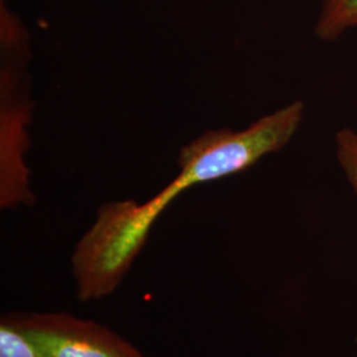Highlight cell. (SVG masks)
<instances>
[{"label": "cell", "mask_w": 357, "mask_h": 357, "mask_svg": "<svg viewBox=\"0 0 357 357\" xmlns=\"http://www.w3.org/2000/svg\"><path fill=\"white\" fill-rule=\"evenodd\" d=\"M38 357H143L102 324L69 314H22Z\"/></svg>", "instance_id": "obj_2"}, {"label": "cell", "mask_w": 357, "mask_h": 357, "mask_svg": "<svg viewBox=\"0 0 357 357\" xmlns=\"http://www.w3.org/2000/svg\"><path fill=\"white\" fill-rule=\"evenodd\" d=\"M335 155L349 187L357 196V131L343 128L335 134Z\"/></svg>", "instance_id": "obj_5"}, {"label": "cell", "mask_w": 357, "mask_h": 357, "mask_svg": "<svg viewBox=\"0 0 357 357\" xmlns=\"http://www.w3.org/2000/svg\"><path fill=\"white\" fill-rule=\"evenodd\" d=\"M0 357H38L24 330L22 314L4 315L0 321Z\"/></svg>", "instance_id": "obj_4"}, {"label": "cell", "mask_w": 357, "mask_h": 357, "mask_svg": "<svg viewBox=\"0 0 357 357\" xmlns=\"http://www.w3.org/2000/svg\"><path fill=\"white\" fill-rule=\"evenodd\" d=\"M306 113L303 101H294L265 115L241 131H208L183 147L178 178L193 185L236 175L283 149L301 128Z\"/></svg>", "instance_id": "obj_1"}, {"label": "cell", "mask_w": 357, "mask_h": 357, "mask_svg": "<svg viewBox=\"0 0 357 357\" xmlns=\"http://www.w3.org/2000/svg\"><path fill=\"white\" fill-rule=\"evenodd\" d=\"M357 28V0H321L315 35L323 41H336Z\"/></svg>", "instance_id": "obj_3"}]
</instances>
